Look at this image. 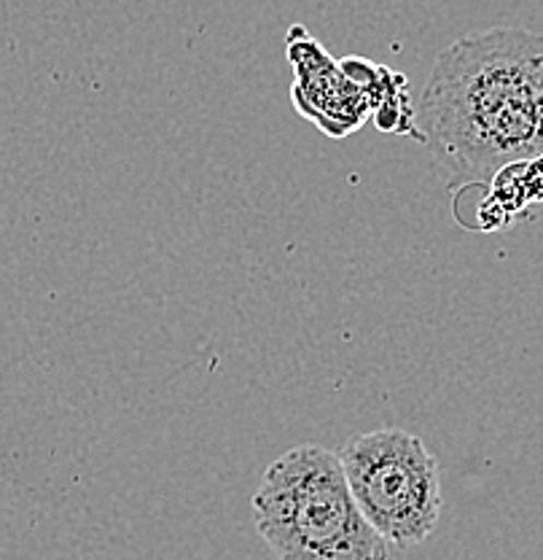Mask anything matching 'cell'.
Segmentation results:
<instances>
[{
    "mask_svg": "<svg viewBox=\"0 0 543 560\" xmlns=\"http://www.w3.org/2000/svg\"><path fill=\"white\" fill-rule=\"evenodd\" d=\"M340 458L353 499L388 545L409 550L434 534L444 504L441 471L420 436L404 429L366 431Z\"/></svg>",
    "mask_w": 543,
    "mask_h": 560,
    "instance_id": "3",
    "label": "cell"
},
{
    "mask_svg": "<svg viewBox=\"0 0 543 560\" xmlns=\"http://www.w3.org/2000/svg\"><path fill=\"white\" fill-rule=\"evenodd\" d=\"M250 506L280 560H388V541L364 517L329 447L299 445L272 460Z\"/></svg>",
    "mask_w": 543,
    "mask_h": 560,
    "instance_id": "2",
    "label": "cell"
},
{
    "mask_svg": "<svg viewBox=\"0 0 543 560\" xmlns=\"http://www.w3.org/2000/svg\"><path fill=\"white\" fill-rule=\"evenodd\" d=\"M417 125L452 189L539 160L543 35L493 27L455 40L436 57Z\"/></svg>",
    "mask_w": 543,
    "mask_h": 560,
    "instance_id": "1",
    "label": "cell"
}]
</instances>
